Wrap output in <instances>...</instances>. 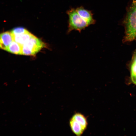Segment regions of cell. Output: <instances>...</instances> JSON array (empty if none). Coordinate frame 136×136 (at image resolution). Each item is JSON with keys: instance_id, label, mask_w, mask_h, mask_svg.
Listing matches in <instances>:
<instances>
[{"instance_id": "cell-1", "label": "cell", "mask_w": 136, "mask_h": 136, "mask_svg": "<svg viewBox=\"0 0 136 136\" xmlns=\"http://www.w3.org/2000/svg\"><path fill=\"white\" fill-rule=\"evenodd\" d=\"M125 34V42L136 39V0H132L127 10L124 21Z\"/></svg>"}, {"instance_id": "cell-2", "label": "cell", "mask_w": 136, "mask_h": 136, "mask_svg": "<svg viewBox=\"0 0 136 136\" xmlns=\"http://www.w3.org/2000/svg\"><path fill=\"white\" fill-rule=\"evenodd\" d=\"M66 13L69 18L67 33L74 30L81 32L89 26L79 14L76 9L71 8L67 11Z\"/></svg>"}, {"instance_id": "cell-3", "label": "cell", "mask_w": 136, "mask_h": 136, "mask_svg": "<svg viewBox=\"0 0 136 136\" xmlns=\"http://www.w3.org/2000/svg\"><path fill=\"white\" fill-rule=\"evenodd\" d=\"M44 46V44L40 40L33 35L22 46V55H34L39 51Z\"/></svg>"}, {"instance_id": "cell-4", "label": "cell", "mask_w": 136, "mask_h": 136, "mask_svg": "<svg viewBox=\"0 0 136 136\" xmlns=\"http://www.w3.org/2000/svg\"><path fill=\"white\" fill-rule=\"evenodd\" d=\"M76 9L79 14L89 25L95 23V21L91 11L85 9L83 6L78 7Z\"/></svg>"}, {"instance_id": "cell-5", "label": "cell", "mask_w": 136, "mask_h": 136, "mask_svg": "<svg viewBox=\"0 0 136 136\" xmlns=\"http://www.w3.org/2000/svg\"><path fill=\"white\" fill-rule=\"evenodd\" d=\"M14 40V36L11 32L6 31L1 34V48L6 50L10 44Z\"/></svg>"}, {"instance_id": "cell-6", "label": "cell", "mask_w": 136, "mask_h": 136, "mask_svg": "<svg viewBox=\"0 0 136 136\" xmlns=\"http://www.w3.org/2000/svg\"><path fill=\"white\" fill-rule=\"evenodd\" d=\"M69 125L72 132L77 136H81L85 129L78 121L71 117L69 121Z\"/></svg>"}, {"instance_id": "cell-7", "label": "cell", "mask_w": 136, "mask_h": 136, "mask_svg": "<svg viewBox=\"0 0 136 136\" xmlns=\"http://www.w3.org/2000/svg\"><path fill=\"white\" fill-rule=\"evenodd\" d=\"M33 35L28 31L23 34L13 36L14 41L22 46Z\"/></svg>"}, {"instance_id": "cell-8", "label": "cell", "mask_w": 136, "mask_h": 136, "mask_svg": "<svg viewBox=\"0 0 136 136\" xmlns=\"http://www.w3.org/2000/svg\"><path fill=\"white\" fill-rule=\"evenodd\" d=\"M6 51L16 54L22 55V46L14 41L10 44Z\"/></svg>"}, {"instance_id": "cell-9", "label": "cell", "mask_w": 136, "mask_h": 136, "mask_svg": "<svg viewBox=\"0 0 136 136\" xmlns=\"http://www.w3.org/2000/svg\"><path fill=\"white\" fill-rule=\"evenodd\" d=\"M71 118L79 122L86 129L88 122L86 117L84 115L80 113L77 112L74 114Z\"/></svg>"}, {"instance_id": "cell-10", "label": "cell", "mask_w": 136, "mask_h": 136, "mask_svg": "<svg viewBox=\"0 0 136 136\" xmlns=\"http://www.w3.org/2000/svg\"><path fill=\"white\" fill-rule=\"evenodd\" d=\"M131 77V81L136 84V51L132 58L130 66Z\"/></svg>"}, {"instance_id": "cell-11", "label": "cell", "mask_w": 136, "mask_h": 136, "mask_svg": "<svg viewBox=\"0 0 136 136\" xmlns=\"http://www.w3.org/2000/svg\"><path fill=\"white\" fill-rule=\"evenodd\" d=\"M28 31L22 27H17L14 28L11 31L13 36L23 34Z\"/></svg>"}]
</instances>
